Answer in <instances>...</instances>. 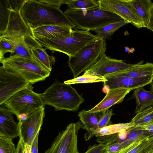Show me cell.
<instances>
[{
    "instance_id": "obj_18",
    "label": "cell",
    "mask_w": 153,
    "mask_h": 153,
    "mask_svg": "<svg viewBox=\"0 0 153 153\" xmlns=\"http://www.w3.org/2000/svg\"><path fill=\"white\" fill-rule=\"evenodd\" d=\"M129 99L136 100V106L134 113L137 114L153 105V92L146 91L143 87H140L134 89Z\"/></svg>"
},
{
    "instance_id": "obj_31",
    "label": "cell",
    "mask_w": 153,
    "mask_h": 153,
    "mask_svg": "<svg viewBox=\"0 0 153 153\" xmlns=\"http://www.w3.org/2000/svg\"><path fill=\"white\" fill-rule=\"evenodd\" d=\"M149 138L146 139L139 145L127 153H145L144 149L147 143Z\"/></svg>"
},
{
    "instance_id": "obj_32",
    "label": "cell",
    "mask_w": 153,
    "mask_h": 153,
    "mask_svg": "<svg viewBox=\"0 0 153 153\" xmlns=\"http://www.w3.org/2000/svg\"><path fill=\"white\" fill-rule=\"evenodd\" d=\"M106 153H119L122 148L119 145L113 143L105 146Z\"/></svg>"
},
{
    "instance_id": "obj_27",
    "label": "cell",
    "mask_w": 153,
    "mask_h": 153,
    "mask_svg": "<svg viewBox=\"0 0 153 153\" xmlns=\"http://www.w3.org/2000/svg\"><path fill=\"white\" fill-rule=\"evenodd\" d=\"M105 77L86 74H84L82 75L71 79L65 81L64 83L71 85L79 83H94L98 82H103L107 81Z\"/></svg>"
},
{
    "instance_id": "obj_37",
    "label": "cell",
    "mask_w": 153,
    "mask_h": 153,
    "mask_svg": "<svg viewBox=\"0 0 153 153\" xmlns=\"http://www.w3.org/2000/svg\"><path fill=\"white\" fill-rule=\"evenodd\" d=\"M39 133L37 134L33 141L31 147V153H38V141Z\"/></svg>"
},
{
    "instance_id": "obj_5",
    "label": "cell",
    "mask_w": 153,
    "mask_h": 153,
    "mask_svg": "<svg viewBox=\"0 0 153 153\" xmlns=\"http://www.w3.org/2000/svg\"><path fill=\"white\" fill-rule=\"evenodd\" d=\"M0 62L5 69L17 74L32 85L44 80L50 74L51 72L33 57L10 55L0 59Z\"/></svg>"
},
{
    "instance_id": "obj_9",
    "label": "cell",
    "mask_w": 153,
    "mask_h": 153,
    "mask_svg": "<svg viewBox=\"0 0 153 153\" xmlns=\"http://www.w3.org/2000/svg\"><path fill=\"white\" fill-rule=\"evenodd\" d=\"M80 128V121L69 124L65 130L59 132L45 153H79L77 137Z\"/></svg>"
},
{
    "instance_id": "obj_21",
    "label": "cell",
    "mask_w": 153,
    "mask_h": 153,
    "mask_svg": "<svg viewBox=\"0 0 153 153\" xmlns=\"http://www.w3.org/2000/svg\"><path fill=\"white\" fill-rule=\"evenodd\" d=\"M128 23L127 21L122 19L92 30L96 33V36L103 38L106 41L111 39L112 35L120 27Z\"/></svg>"
},
{
    "instance_id": "obj_30",
    "label": "cell",
    "mask_w": 153,
    "mask_h": 153,
    "mask_svg": "<svg viewBox=\"0 0 153 153\" xmlns=\"http://www.w3.org/2000/svg\"><path fill=\"white\" fill-rule=\"evenodd\" d=\"M104 145L101 144H95L89 146L87 151L84 153H106Z\"/></svg>"
},
{
    "instance_id": "obj_24",
    "label": "cell",
    "mask_w": 153,
    "mask_h": 153,
    "mask_svg": "<svg viewBox=\"0 0 153 153\" xmlns=\"http://www.w3.org/2000/svg\"><path fill=\"white\" fill-rule=\"evenodd\" d=\"M134 126V124L131 121L128 123L111 124L101 129L95 136L98 137L115 134L128 130Z\"/></svg>"
},
{
    "instance_id": "obj_34",
    "label": "cell",
    "mask_w": 153,
    "mask_h": 153,
    "mask_svg": "<svg viewBox=\"0 0 153 153\" xmlns=\"http://www.w3.org/2000/svg\"><path fill=\"white\" fill-rule=\"evenodd\" d=\"M15 153H24L25 144L22 137L20 135Z\"/></svg>"
},
{
    "instance_id": "obj_40",
    "label": "cell",
    "mask_w": 153,
    "mask_h": 153,
    "mask_svg": "<svg viewBox=\"0 0 153 153\" xmlns=\"http://www.w3.org/2000/svg\"><path fill=\"white\" fill-rule=\"evenodd\" d=\"M151 85H150V89L153 92V81H152L151 83Z\"/></svg>"
},
{
    "instance_id": "obj_3",
    "label": "cell",
    "mask_w": 153,
    "mask_h": 153,
    "mask_svg": "<svg viewBox=\"0 0 153 153\" xmlns=\"http://www.w3.org/2000/svg\"><path fill=\"white\" fill-rule=\"evenodd\" d=\"M73 31L66 35L53 39L36 38L42 46L47 49L59 52L72 56L98 37L90 31L74 28Z\"/></svg>"
},
{
    "instance_id": "obj_26",
    "label": "cell",
    "mask_w": 153,
    "mask_h": 153,
    "mask_svg": "<svg viewBox=\"0 0 153 153\" xmlns=\"http://www.w3.org/2000/svg\"><path fill=\"white\" fill-rule=\"evenodd\" d=\"M68 8L71 9H89L99 6L98 0H66Z\"/></svg>"
},
{
    "instance_id": "obj_39",
    "label": "cell",
    "mask_w": 153,
    "mask_h": 153,
    "mask_svg": "<svg viewBox=\"0 0 153 153\" xmlns=\"http://www.w3.org/2000/svg\"><path fill=\"white\" fill-rule=\"evenodd\" d=\"M31 146L25 144L24 153H31Z\"/></svg>"
},
{
    "instance_id": "obj_28",
    "label": "cell",
    "mask_w": 153,
    "mask_h": 153,
    "mask_svg": "<svg viewBox=\"0 0 153 153\" xmlns=\"http://www.w3.org/2000/svg\"><path fill=\"white\" fill-rule=\"evenodd\" d=\"M0 1L1 4L0 32H1L4 30L8 23L9 13L8 8L10 5V1L0 0Z\"/></svg>"
},
{
    "instance_id": "obj_20",
    "label": "cell",
    "mask_w": 153,
    "mask_h": 153,
    "mask_svg": "<svg viewBox=\"0 0 153 153\" xmlns=\"http://www.w3.org/2000/svg\"><path fill=\"white\" fill-rule=\"evenodd\" d=\"M131 3L147 28L150 18V10L153 3L150 0H131Z\"/></svg>"
},
{
    "instance_id": "obj_7",
    "label": "cell",
    "mask_w": 153,
    "mask_h": 153,
    "mask_svg": "<svg viewBox=\"0 0 153 153\" xmlns=\"http://www.w3.org/2000/svg\"><path fill=\"white\" fill-rule=\"evenodd\" d=\"M33 88L29 83L4 103L10 112L16 115L18 120L45 105L40 94L34 92Z\"/></svg>"
},
{
    "instance_id": "obj_14",
    "label": "cell",
    "mask_w": 153,
    "mask_h": 153,
    "mask_svg": "<svg viewBox=\"0 0 153 153\" xmlns=\"http://www.w3.org/2000/svg\"><path fill=\"white\" fill-rule=\"evenodd\" d=\"M132 90L123 88L109 89L102 101L88 111L90 112L105 111L113 105L122 102L125 96Z\"/></svg>"
},
{
    "instance_id": "obj_23",
    "label": "cell",
    "mask_w": 153,
    "mask_h": 153,
    "mask_svg": "<svg viewBox=\"0 0 153 153\" xmlns=\"http://www.w3.org/2000/svg\"><path fill=\"white\" fill-rule=\"evenodd\" d=\"M114 114L112 109L109 110L105 111L97 125L91 129L89 133H86L85 138L86 140L90 139L94 135L98 134L102 128L112 124L111 121L112 116Z\"/></svg>"
},
{
    "instance_id": "obj_38",
    "label": "cell",
    "mask_w": 153,
    "mask_h": 153,
    "mask_svg": "<svg viewBox=\"0 0 153 153\" xmlns=\"http://www.w3.org/2000/svg\"><path fill=\"white\" fill-rule=\"evenodd\" d=\"M153 32V5L150 10V18L149 22L147 28Z\"/></svg>"
},
{
    "instance_id": "obj_12",
    "label": "cell",
    "mask_w": 153,
    "mask_h": 153,
    "mask_svg": "<svg viewBox=\"0 0 153 153\" xmlns=\"http://www.w3.org/2000/svg\"><path fill=\"white\" fill-rule=\"evenodd\" d=\"M132 65L124 62L123 60L112 58L105 53L96 63L84 71V74L105 77L107 75L127 69Z\"/></svg>"
},
{
    "instance_id": "obj_16",
    "label": "cell",
    "mask_w": 153,
    "mask_h": 153,
    "mask_svg": "<svg viewBox=\"0 0 153 153\" xmlns=\"http://www.w3.org/2000/svg\"><path fill=\"white\" fill-rule=\"evenodd\" d=\"M12 113L4 105L0 107V137L11 139L19 136L18 123L14 121Z\"/></svg>"
},
{
    "instance_id": "obj_15",
    "label": "cell",
    "mask_w": 153,
    "mask_h": 153,
    "mask_svg": "<svg viewBox=\"0 0 153 153\" xmlns=\"http://www.w3.org/2000/svg\"><path fill=\"white\" fill-rule=\"evenodd\" d=\"M33 38L55 39L72 32L71 27L57 25H46L29 28Z\"/></svg>"
},
{
    "instance_id": "obj_6",
    "label": "cell",
    "mask_w": 153,
    "mask_h": 153,
    "mask_svg": "<svg viewBox=\"0 0 153 153\" xmlns=\"http://www.w3.org/2000/svg\"><path fill=\"white\" fill-rule=\"evenodd\" d=\"M105 41L97 37L69 57L68 65L74 78L89 68L102 57L106 49Z\"/></svg>"
},
{
    "instance_id": "obj_33",
    "label": "cell",
    "mask_w": 153,
    "mask_h": 153,
    "mask_svg": "<svg viewBox=\"0 0 153 153\" xmlns=\"http://www.w3.org/2000/svg\"><path fill=\"white\" fill-rule=\"evenodd\" d=\"M38 1L57 7L59 8L62 4H66L65 0H38Z\"/></svg>"
},
{
    "instance_id": "obj_29",
    "label": "cell",
    "mask_w": 153,
    "mask_h": 153,
    "mask_svg": "<svg viewBox=\"0 0 153 153\" xmlns=\"http://www.w3.org/2000/svg\"><path fill=\"white\" fill-rule=\"evenodd\" d=\"M16 150L12 139L0 137V153H15Z\"/></svg>"
},
{
    "instance_id": "obj_36",
    "label": "cell",
    "mask_w": 153,
    "mask_h": 153,
    "mask_svg": "<svg viewBox=\"0 0 153 153\" xmlns=\"http://www.w3.org/2000/svg\"><path fill=\"white\" fill-rule=\"evenodd\" d=\"M139 126L147 131L152 136L153 135V120L145 124Z\"/></svg>"
},
{
    "instance_id": "obj_2",
    "label": "cell",
    "mask_w": 153,
    "mask_h": 153,
    "mask_svg": "<svg viewBox=\"0 0 153 153\" xmlns=\"http://www.w3.org/2000/svg\"><path fill=\"white\" fill-rule=\"evenodd\" d=\"M40 95L45 105L53 107L56 111H77L85 101L70 85L61 83L57 80Z\"/></svg>"
},
{
    "instance_id": "obj_4",
    "label": "cell",
    "mask_w": 153,
    "mask_h": 153,
    "mask_svg": "<svg viewBox=\"0 0 153 153\" xmlns=\"http://www.w3.org/2000/svg\"><path fill=\"white\" fill-rule=\"evenodd\" d=\"M80 30H92L122 19L119 16L101 10L99 6L89 9H71L64 12Z\"/></svg>"
},
{
    "instance_id": "obj_11",
    "label": "cell",
    "mask_w": 153,
    "mask_h": 153,
    "mask_svg": "<svg viewBox=\"0 0 153 153\" xmlns=\"http://www.w3.org/2000/svg\"><path fill=\"white\" fill-rule=\"evenodd\" d=\"M45 115V107H43L28 115L24 120L19 121V135L22 137L25 144L32 146L39 133Z\"/></svg>"
},
{
    "instance_id": "obj_8",
    "label": "cell",
    "mask_w": 153,
    "mask_h": 153,
    "mask_svg": "<svg viewBox=\"0 0 153 153\" xmlns=\"http://www.w3.org/2000/svg\"><path fill=\"white\" fill-rule=\"evenodd\" d=\"M102 10L115 14L137 28L145 27L131 0H99Z\"/></svg>"
},
{
    "instance_id": "obj_17",
    "label": "cell",
    "mask_w": 153,
    "mask_h": 153,
    "mask_svg": "<svg viewBox=\"0 0 153 153\" xmlns=\"http://www.w3.org/2000/svg\"><path fill=\"white\" fill-rule=\"evenodd\" d=\"M143 62L142 60L137 63L133 64L127 69L107 75H120L131 78L153 76V63L147 62L143 64Z\"/></svg>"
},
{
    "instance_id": "obj_1",
    "label": "cell",
    "mask_w": 153,
    "mask_h": 153,
    "mask_svg": "<svg viewBox=\"0 0 153 153\" xmlns=\"http://www.w3.org/2000/svg\"><path fill=\"white\" fill-rule=\"evenodd\" d=\"M26 25L33 28L46 25H57L75 28V25L59 8L38 1L24 0L20 9Z\"/></svg>"
},
{
    "instance_id": "obj_22",
    "label": "cell",
    "mask_w": 153,
    "mask_h": 153,
    "mask_svg": "<svg viewBox=\"0 0 153 153\" xmlns=\"http://www.w3.org/2000/svg\"><path fill=\"white\" fill-rule=\"evenodd\" d=\"M42 47L32 49L31 52L33 57L37 60L46 69L51 72L52 66L55 62V58L52 55L49 56Z\"/></svg>"
},
{
    "instance_id": "obj_10",
    "label": "cell",
    "mask_w": 153,
    "mask_h": 153,
    "mask_svg": "<svg viewBox=\"0 0 153 153\" xmlns=\"http://www.w3.org/2000/svg\"><path fill=\"white\" fill-rule=\"evenodd\" d=\"M30 83L17 74L0 67V105Z\"/></svg>"
},
{
    "instance_id": "obj_13",
    "label": "cell",
    "mask_w": 153,
    "mask_h": 153,
    "mask_svg": "<svg viewBox=\"0 0 153 153\" xmlns=\"http://www.w3.org/2000/svg\"><path fill=\"white\" fill-rule=\"evenodd\" d=\"M105 77L107 80L104 82V86L109 89L123 88L134 90L151 83L153 80V76L131 78L123 76L108 75Z\"/></svg>"
},
{
    "instance_id": "obj_19",
    "label": "cell",
    "mask_w": 153,
    "mask_h": 153,
    "mask_svg": "<svg viewBox=\"0 0 153 153\" xmlns=\"http://www.w3.org/2000/svg\"><path fill=\"white\" fill-rule=\"evenodd\" d=\"M104 112H90L84 109L79 111L78 116L81 121V128L86 130V133H89L97 125Z\"/></svg>"
},
{
    "instance_id": "obj_35",
    "label": "cell",
    "mask_w": 153,
    "mask_h": 153,
    "mask_svg": "<svg viewBox=\"0 0 153 153\" xmlns=\"http://www.w3.org/2000/svg\"><path fill=\"white\" fill-rule=\"evenodd\" d=\"M144 150L145 153H153V135L149 137Z\"/></svg>"
},
{
    "instance_id": "obj_25",
    "label": "cell",
    "mask_w": 153,
    "mask_h": 153,
    "mask_svg": "<svg viewBox=\"0 0 153 153\" xmlns=\"http://www.w3.org/2000/svg\"><path fill=\"white\" fill-rule=\"evenodd\" d=\"M153 120V106L138 112L131 122L136 126L145 124Z\"/></svg>"
}]
</instances>
